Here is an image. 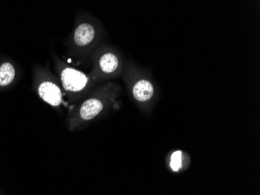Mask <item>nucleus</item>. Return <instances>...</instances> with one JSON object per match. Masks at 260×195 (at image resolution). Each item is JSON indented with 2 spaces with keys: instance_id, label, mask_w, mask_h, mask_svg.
Here are the masks:
<instances>
[{
  "instance_id": "1",
  "label": "nucleus",
  "mask_w": 260,
  "mask_h": 195,
  "mask_svg": "<svg viewBox=\"0 0 260 195\" xmlns=\"http://www.w3.org/2000/svg\"><path fill=\"white\" fill-rule=\"evenodd\" d=\"M134 77L135 80L130 82L131 95L136 102L143 106L144 109H153L160 99V89L157 82L148 72L141 71Z\"/></svg>"
},
{
  "instance_id": "2",
  "label": "nucleus",
  "mask_w": 260,
  "mask_h": 195,
  "mask_svg": "<svg viewBox=\"0 0 260 195\" xmlns=\"http://www.w3.org/2000/svg\"><path fill=\"white\" fill-rule=\"evenodd\" d=\"M61 80L66 90L71 92H80L88 86L90 77L80 70L66 68L61 74Z\"/></svg>"
},
{
  "instance_id": "5",
  "label": "nucleus",
  "mask_w": 260,
  "mask_h": 195,
  "mask_svg": "<svg viewBox=\"0 0 260 195\" xmlns=\"http://www.w3.org/2000/svg\"><path fill=\"white\" fill-rule=\"evenodd\" d=\"M97 30L95 26L90 22H84L76 29L74 33V42L80 47H87L95 41Z\"/></svg>"
},
{
  "instance_id": "6",
  "label": "nucleus",
  "mask_w": 260,
  "mask_h": 195,
  "mask_svg": "<svg viewBox=\"0 0 260 195\" xmlns=\"http://www.w3.org/2000/svg\"><path fill=\"white\" fill-rule=\"evenodd\" d=\"M41 98L47 103L53 106H58L62 102V92L58 85L50 81L41 83L39 88Z\"/></svg>"
},
{
  "instance_id": "3",
  "label": "nucleus",
  "mask_w": 260,
  "mask_h": 195,
  "mask_svg": "<svg viewBox=\"0 0 260 195\" xmlns=\"http://www.w3.org/2000/svg\"><path fill=\"white\" fill-rule=\"evenodd\" d=\"M101 95L90 97L84 101L80 108V117L84 121L93 120L107 107L108 101L103 100Z\"/></svg>"
},
{
  "instance_id": "4",
  "label": "nucleus",
  "mask_w": 260,
  "mask_h": 195,
  "mask_svg": "<svg viewBox=\"0 0 260 195\" xmlns=\"http://www.w3.org/2000/svg\"><path fill=\"white\" fill-rule=\"evenodd\" d=\"M120 58L112 51H105L98 59L99 74L105 76H113L119 71Z\"/></svg>"
},
{
  "instance_id": "7",
  "label": "nucleus",
  "mask_w": 260,
  "mask_h": 195,
  "mask_svg": "<svg viewBox=\"0 0 260 195\" xmlns=\"http://www.w3.org/2000/svg\"><path fill=\"white\" fill-rule=\"evenodd\" d=\"M190 162V157L186 152L181 150L174 151L169 155L168 162L169 169L174 173H179L186 170Z\"/></svg>"
},
{
  "instance_id": "8",
  "label": "nucleus",
  "mask_w": 260,
  "mask_h": 195,
  "mask_svg": "<svg viewBox=\"0 0 260 195\" xmlns=\"http://www.w3.org/2000/svg\"><path fill=\"white\" fill-rule=\"evenodd\" d=\"M15 77V69L9 63H5L0 67V86H6L11 83Z\"/></svg>"
}]
</instances>
